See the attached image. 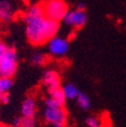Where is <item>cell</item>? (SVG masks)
Masks as SVG:
<instances>
[{
    "label": "cell",
    "mask_w": 126,
    "mask_h": 127,
    "mask_svg": "<svg viewBox=\"0 0 126 127\" xmlns=\"http://www.w3.org/2000/svg\"><path fill=\"white\" fill-rule=\"evenodd\" d=\"M25 23L27 40L33 45H41L48 42L50 38L57 35L60 29V21L51 19L45 15L31 19Z\"/></svg>",
    "instance_id": "obj_1"
},
{
    "label": "cell",
    "mask_w": 126,
    "mask_h": 127,
    "mask_svg": "<svg viewBox=\"0 0 126 127\" xmlns=\"http://www.w3.org/2000/svg\"><path fill=\"white\" fill-rule=\"evenodd\" d=\"M40 5L45 16L57 21H61L69 10L65 0H43Z\"/></svg>",
    "instance_id": "obj_2"
},
{
    "label": "cell",
    "mask_w": 126,
    "mask_h": 127,
    "mask_svg": "<svg viewBox=\"0 0 126 127\" xmlns=\"http://www.w3.org/2000/svg\"><path fill=\"white\" fill-rule=\"evenodd\" d=\"M18 57L16 51L9 47L3 58L0 60V77L12 78L17 71Z\"/></svg>",
    "instance_id": "obj_3"
},
{
    "label": "cell",
    "mask_w": 126,
    "mask_h": 127,
    "mask_svg": "<svg viewBox=\"0 0 126 127\" xmlns=\"http://www.w3.org/2000/svg\"><path fill=\"white\" fill-rule=\"evenodd\" d=\"M43 116L44 120L54 127H65L67 124L68 113L63 107H46Z\"/></svg>",
    "instance_id": "obj_4"
},
{
    "label": "cell",
    "mask_w": 126,
    "mask_h": 127,
    "mask_svg": "<svg viewBox=\"0 0 126 127\" xmlns=\"http://www.w3.org/2000/svg\"><path fill=\"white\" fill-rule=\"evenodd\" d=\"M88 20V15L85 9H72L68 10L62 21L67 25L73 26L75 28H82L85 26Z\"/></svg>",
    "instance_id": "obj_5"
},
{
    "label": "cell",
    "mask_w": 126,
    "mask_h": 127,
    "mask_svg": "<svg viewBox=\"0 0 126 127\" xmlns=\"http://www.w3.org/2000/svg\"><path fill=\"white\" fill-rule=\"evenodd\" d=\"M48 49L53 56L63 57L69 52L70 42L66 37L55 35L48 40Z\"/></svg>",
    "instance_id": "obj_6"
},
{
    "label": "cell",
    "mask_w": 126,
    "mask_h": 127,
    "mask_svg": "<svg viewBox=\"0 0 126 127\" xmlns=\"http://www.w3.org/2000/svg\"><path fill=\"white\" fill-rule=\"evenodd\" d=\"M66 96L61 87L49 89V97L45 98L44 104L46 107H64L66 103Z\"/></svg>",
    "instance_id": "obj_7"
},
{
    "label": "cell",
    "mask_w": 126,
    "mask_h": 127,
    "mask_svg": "<svg viewBox=\"0 0 126 127\" xmlns=\"http://www.w3.org/2000/svg\"><path fill=\"white\" fill-rule=\"evenodd\" d=\"M14 18V9L10 1L0 0V19L2 22H10Z\"/></svg>",
    "instance_id": "obj_8"
},
{
    "label": "cell",
    "mask_w": 126,
    "mask_h": 127,
    "mask_svg": "<svg viewBox=\"0 0 126 127\" xmlns=\"http://www.w3.org/2000/svg\"><path fill=\"white\" fill-rule=\"evenodd\" d=\"M42 84L49 89L61 87L60 75L55 71H46L42 76Z\"/></svg>",
    "instance_id": "obj_9"
},
{
    "label": "cell",
    "mask_w": 126,
    "mask_h": 127,
    "mask_svg": "<svg viewBox=\"0 0 126 127\" xmlns=\"http://www.w3.org/2000/svg\"><path fill=\"white\" fill-rule=\"evenodd\" d=\"M44 13L42 10V7L40 4H33L29 6L22 14V20L24 22H27L31 19H34L37 18L39 16H43Z\"/></svg>",
    "instance_id": "obj_10"
},
{
    "label": "cell",
    "mask_w": 126,
    "mask_h": 127,
    "mask_svg": "<svg viewBox=\"0 0 126 127\" xmlns=\"http://www.w3.org/2000/svg\"><path fill=\"white\" fill-rule=\"evenodd\" d=\"M36 111V103L33 97H27L21 104V114L22 116L29 117L34 116Z\"/></svg>",
    "instance_id": "obj_11"
},
{
    "label": "cell",
    "mask_w": 126,
    "mask_h": 127,
    "mask_svg": "<svg viewBox=\"0 0 126 127\" xmlns=\"http://www.w3.org/2000/svg\"><path fill=\"white\" fill-rule=\"evenodd\" d=\"M62 89H63V92H64L67 99H76L77 96L79 95V93H80L78 87L74 84H71V83L66 84Z\"/></svg>",
    "instance_id": "obj_12"
},
{
    "label": "cell",
    "mask_w": 126,
    "mask_h": 127,
    "mask_svg": "<svg viewBox=\"0 0 126 127\" xmlns=\"http://www.w3.org/2000/svg\"><path fill=\"white\" fill-rule=\"evenodd\" d=\"M13 85L12 78L9 77H0V96L4 93H7Z\"/></svg>",
    "instance_id": "obj_13"
},
{
    "label": "cell",
    "mask_w": 126,
    "mask_h": 127,
    "mask_svg": "<svg viewBox=\"0 0 126 127\" xmlns=\"http://www.w3.org/2000/svg\"><path fill=\"white\" fill-rule=\"evenodd\" d=\"M48 61V57L41 52H35L31 56V63L34 66H42Z\"/></svg>",
    "instance_id": "obj_14"
},
{
    "label": "cell",
    "mask_w": 126,
    "mask_h": 127,
    "mask_svg": "<svg viewBox=\"0 0 126 127\" xmlns=\"http://www.w3.org/2000/svg\"><path fill=\"white\" fill-rule=\"evenodd\" d=\"M77 103L79 105V107L82 108V109H89L90 108V105H91V102H90V99L89 97L87 96L86 94L84 93H79V95L77 96Z\"/></svg>",
    "instance_id": "obj_15"
},
{
    "label": "cell",
    "mask_w": 126,
    "mask_h": 127,
    "mask_svg": "<svg viewBox=\"0 0 126 127\" xmlns=\"http://www.w3.org/2000/svg\"><path fill=\"white\" fill-rule=\"evenodd\" d=\"M19 127H35L34 116H29V117L22 116V118H20Z\"/></svg>",
    "instance_id": "obj_16"
},
{
    "label": "cell",
    "mask_w": 126,
    "mask_h": 127,
    "mask_svg": "<svg viewBox=\"0 0 126 127\" xmlns=\"http://www.w3.org/2000/svg\"><path fill=\"white\" fill-rule=\"evenodd\" d=\"M86 122H87V125L89 127H103V121L96 116L88 117Z\"/></svg>",
    "instance_id": "obj_17"
},
{
    "label": "cell",
    "mask_w": 126,
    "mask_h": 127,
    "mask_svg": "<svg viewBox=\"0 0 126 127\" xmlns=\"http://www.w3.org/2000/svg\"><path fill=\"white\" fill-rule=\"evenodd\" d=\"M9 49V46L2 40H0V60L3 58V56L6 54L7 50Z\"/></svg>",
    "instance_id": "obj_18"
},
{
    "label": "cell",
    "mask_w": 126,
    "mask_h": 127,
    "mask_svg": "<svg viewBox=\"0 0 126 127\" xmlns=\"http://www.w3.org/2000/svg\"><path fill=\"white\" fill-rule=\"evenodd\" d=\"M9 99H10V97H9L8 92H7V93H4V94H2L1 96H0V103L7 104V103L9 102Z\"/></svg>",
    "instance_id": "obj_19"
},
{
    "label": "cell",
    "mask_w": 126,
    "mask_h": 127,
    "mask_svg": "<svg viewBox=\"0 0 126 127\" xmlns=\"http://www.w3.org/2000/svg\"><path fill=\"white\" fill-rule=\"evenodd\" d=\"M20 124V118H14V120L12 121V127H19Z\"/></svg>",
    "instance_id": "obj_20"
},
{
    "label": "cell",
    "mask_w": 126,
    "mask_h": 127,
    "mask_svg": "<svg viewBox=\"0 0 126 127\" xmlns=\"http://www.w3.org/2000/svg\"><path fill=\"white\" fill-rule=\"evenodd\" d=\"M76 8H78V9H85V3L79 2V3L77 4V7H76Z\"/></svg>",
    "instance_id": "obj_21"
},
{
    "label": "cell",
    "mask_w": 126,
    "mask_h": 127,
    "mask_svg": "<svg viewBox=\"0 0 126 127\" xmlns=\"http://www.w3.org/2000/svg\"><path fill=\"white\" fill-rule=\"evenodd\" d=\"M0 127H6V126H5L3 123H1V122H0Z\"/></svg>",
    "instance_id": "obj_22"
},
{
    "label": "cell",
    "mask_w": 126,
    "mask_h": 127,
    "mask_svg": "<svg viewBox=\"0 0 126 127\" xmlns=\"http://www.w3.org/2000/svg\"><path fill=\"white\" fill-rule=\"evenodd\" d=\"M1 23H2V21H1V19H0V25H1Z\"/></svg>",
    "instance_id": "obj_23"
},
{
    "label": "cell",
    "mask_w": 126,
    "mask_h": 127,
    "mask_svg": "<svg viewBox=\"0 0 126 127\" xmlns=\"http://www.w3.org/2000/svg\"><path fill=\"white\" fill-rule=\"evenodd\" d=\"M65 127H71V126H67V125H66V126H65Z\"/></svg>",
    "instance_id": "obj_24"
}]
</instances>
